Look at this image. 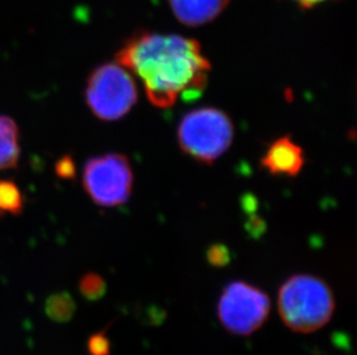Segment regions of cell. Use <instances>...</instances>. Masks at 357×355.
<instances>
[{"mask_svg": "<svg viewBox=\"0 0 357 355\" xmlns=\"http://www.w3.org/2000/svg\"><path fill=\"white\" fill-rule=\"evenodd\" d=\"M117 64L138 77L149 102L162 109L200 97L211 70L197 40L149 33L128 40L117 54Z\"/></svg>", "mask_w": 357, "mask_h": 355, "instance_id": "obj_1", "label": "cell"}, {"mask_svg": "<svg viewBox=\"0 0 357 355\" xmlns=\"http://www.w3.org/2000/svg\"><path fill=\"white\" fill-rule=\"evenodd\" d=\"M283 323L293 331L310 333L323 328L333 315L335 302L330 286L311 275L290 277L278 299Z\"/></svg>", "mask_w": 357, "mask_h": 355, "instance_id": "obj_2", "label": "cell"}, {"mask_svg": "<svg viewBox=\"0 0 357 355\" xmlns=\"http://www.w3.org/2000/svg\"><path fill=\"white\" fill-rule=\"evenodd\" d=\"M177 138L182 150L190 157L212 164L233 143V121L219 109L199 107L183 117Z\"/></svg>", "mask_w": 357, "mask_h": 355, "instance_id": "obj_3", "label": "cell"}, {"mask_svg": "<svg viewBox=\"0 0 357 355\" xmlns=\"http://www.w3.org/2000/svg\"><path fill=\"white\" fill-rule=\"evenodd\" d=\"M84 97L91 113L103 121L119 120L138 101V90L130 72L119 64H105L88 79Z\"/></svg>", "mask_w": 357, "mask_h": 355, "instance_id": "obj_4", "label": "cell"}, {"mask_svg": "<svg viewBox=\"0 0 357 355\" xmlns=\"http://www.w3.org/2000/svg\"><path fill=\"white\" fill-rule=\"evenodd\" d=\"M84 191L95 205L119 207L128 201L133 187L131 164L124 155H102L84 164L82 173Z\"/></svg>", "mask_w": 357, "mask_h": 355, "instance_id": "obj_5", "label": "cell"}, {"mask_svg": "<svg viewBox=\"0 0 357 355\" xmlns=\"http://www.w3.org/2000/svg\"><path fill=\"white\" fill-rule=\"evenodd\" d=\"M268 295L245 282H233L223 290L218 306L221 324L233 335L249 336L270 315Z\"/></svg>", "mask_w": 357, "mask_h": 355, "instance_id": "obj_6", "label": "cell"}, {"mask_svg": "<svg viewBox=\"0 0 357 355\" xmlns=\"http://www.w3.org/2000/svg\"><path fill=\"white\" fill-rule=\"evenodd\" d=\"M304 151L289 136H282L271 144L261 158V165L271 175L295 177L303 168Z\"/></svg>", "mask_w": 357, "mask_h": 355, "instance_id": "obj_7", "label": "cell"}, {"mask_svg": "<svg viewBox=\"0 0 357 355\" xmlns=\"http://www.w3.org/2000/svg\"><path fill=\"white\" fill-rule=\"evenodd\" d=\"M172 12L182 24L202 26L214 20L228 5V0H169Z\"/></svg>", "mask_w": 357, "mask_h": 355, "instance_id": "obj_8", "label": "cell"}, {"mask_svg": "<svg viewBox=\"0 0 357 355\" xmlns=\"http://www.w3.org/2000/svg\"><path fill=\"white\" fill-rule=\"evenodd\" d=\"M19 159V128L13 119L0 116V170L17 168Z\"/></svg>", "mask_w": 357, "mask_h": 355, "instance_id": "obj_9", "label": "cell"}, {"mask_svg": "<svg viewBox=\"0 0 357 355\" xmlns=\"http://www.w3.org/2000/svg\"><path fill=\"white\" fill-rule=\"evenodd\" d=\"M77 310V305L68 292L51 294L44 303V313L51 321L64 324L71 322Z\"/></svg>", "mask_w": 357, "mask_h": 355, "instance_id": "obj_10", "label": "cell"}, {"mask_svg": "<svg viewBox=\"0 0 357 355\" xmlns=\"http://www.w3.org/2000/svg\"><path fill=\"white\" fill-rule=\"evenodd\" d=\"M24 196L13 181L0 180V217L20 214L24 210Z\"/></svg>", "mask_w": 357, "mask_h": 355, "instance_id": "obj_11", "label": "cell"}, {"mask_svg": "<svg viewBox=\"0 0 357 355\" xmlns=\"http://www.w3.org/2000/svg\"><path fill=\"white\" fill-rule=\"evenodd\" d=\"M79 288L84 299L89 301H98L107 293V283L98 274L88 272L81 277Z\"/></svg>", "mask_w": 357, "mask_h": 355, "instance_id": "obj_12", "label": "cell"}, {"mask_svg": "<svg viewBox=\"0 0 357 355\" xmlns=\"http://www.w3.org/2000/svg\"><path fill=\"white\" fill-rule=\"evenodd\" d=\"M89 355H110V340L105 332H98L88 339Z\"/></svg>", "mask_w": 357, "mask_h": 355, "instance_id": "obj_13", "label": "cell"}, {"mask_svg": "<svg viewBox=\"0 0 357 355\" xmlns=\"http://www.w3.org/2000/svg\"><path fill=\"white\" fill-rule=\"evenodd\" d=\"M209 265L216 268H222L230 262V253L226 246L213 245L207 251Z\"/></svg>", "mask_w": 357, "mask_h": 355, "instance_id": "obj_14", "label": "cell"}, {"mask_svg": "<svg viewBox=\"0 0 357 355\" xmlns=\"http://www.w3.org/2000/svg\"><path fill=\"white\" fill-rule=\"evenodd\" d=\"M75 168H75L73 159L70 156H65L57 161L56 173L58 177L63 178V179H73L77 173Z\"/></svg>", "mask_w": 357, "mask_h": 355, "instance_id": "obj_15", "label": "cell"}, {"mask_svg": "<svg viewBox=\"0 0 357 355\" xmlns=\"http://www.w3.org/2000/svg\"><path fill=\"white\" fill-rule=\"evenodd\" d=\"M294 1L304 7V8H310V7L316 6L318 3H324L327 0H294Z\"/></svg>", "mask_w": 357, "mask_h": 355, "instance_id": "obj_16", "label": "cell"}]
</instances>
